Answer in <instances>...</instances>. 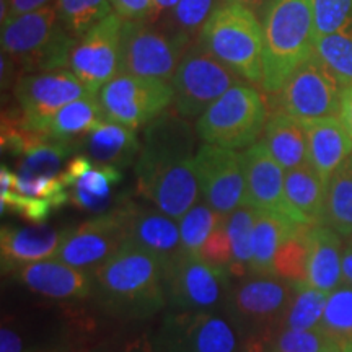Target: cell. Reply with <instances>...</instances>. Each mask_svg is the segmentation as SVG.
I'll return each instance as SVG.
<instances>
[{"label":"cell","mask_w":352,"mask_h":352,"mask_svg":"<svg viewBox=\"0 0 352 352\" xmlns=\"http://www.w3.org/2000/svg\"><path fill=\"white\" fill-rule=\"evenodd\" d=\"M0 352H21V340L13 329L3 327L0 331Z\"/></svg>","instance_id":"cell-46"},{"label":"cell","mask_w":352,"mask_h":352,"mask_svg":"<svg viewBox=\"0 0 352 352\" xmlns=\"http://www.w3.org/2000/svg\"><path fill=\"white\" fill-rule=\"evenodd\" d=\"M227 215L219 214L206 202H196L182 219L178 220L179 235H182V245L184 253L199 254V250L210 233L220 227Z\"/></svg>","instance_id":"cell-37"},{"label":"cell","mask_w":352,"mask_h":352,"mask_svg":"<svg viewBox=\"0 0 352 352\" xmlns=\"http://www.w3.org/2000/svg\"><path fill=\"white\" fill-rule=\"evenodd\" d=\"M329 294L318 290L307 283L292 284V297L280 320L283 329L305 331L320 327L327 308Z\"/></svg>","instance_id":"cell-32"},{"label":"cell","mask_w":352,"mask_h":352,"mask_svg":"<svg viewBox=\"0 0 352 352\" xmlns=\"http://www.w3.org/2000/svg\"><path fill=\"white\" fill-rule=\"evenodd\" d=\"M91 164L126 168L138 160L140 142L135 129L113 121L101 122L98 127L88 132L85 138L77 142Z\"/></svg>","instance_id":"cell-25"},{"label":"cell","mask_w":352,"mask_h":352,"mask_svg":"<svg viewBox=\"0 0 352 352\" xmlns=\"http://www.w3.org/2000/svg\"><path fill=\"white\" fill-rule=\"evenodd\" d=\"M76 43L60 21L56 3L2 23V52L25 74L65 69Z\"/></svg>","instance_id":"cell-4"},{"label":"cell","mask_w":352,"mask_h":352,"mask_svg":"<svg viewBox=\"0 0 352 352\" xmlns=\"http://www.w3.org/2000/svg\"><path fill=\"white\" fill-rule=\"evenodd\" d=\"M239 352H272L270 336H258L246 340L245 346Z\"/></svg>","instance_id":"cell-48"},{"label":"cell","mask_w":352,"mask_h":352,"mask_svg":"<svg viewBox=\"0 0 352 352\" xmlns=\"http://www.w3.org/2000/svg\"><path fill=\"white\" fill-rule=\"evenodd\" d=\"M111 6L114 13H118L122 20L155 23L153 0H111Z\"/></svg>","instance_id":"cell-43"},{"label":"cell","mask_w":352,"mask_h":352,"mask_svg":"<svg viewBox=\"0 0 352 352\" xmlns=\"http://www.w3.org/2000/svg\"><path fill=\"white\" fill-rule=\"evenodd\" d=\"M290 297L292 283L276 274H250L232 289L227 311L246 340L270 336V328L283 320Z\"/></svg>","instance_id":"cell-13"},{"label":"cell","mask_w":352,"mask_h":352,"mask_svg":"<svg viewBox=\"0 0 352 352\" xmlns=\"http://www.w3.org/2000/svg\"><path fill=\"white\" fill-rule=\"evenodd\" d=\"M347 245H351V246H352V235L349 236V239H347Z\"/></svg>","instance_id":"cell-54"},{"label":"cell","mask_w":352,"mask_h":352,"mask_svg":"<svg viewBox=\"0 0 352 352\" xmlns=\"http://www.w3.org/2000/svg\"><path fill=\"white\" fill-rule=\"evenodd\" d=\"M308 140L310 165L324 183L352 155V138L340 118L300 121Z\"/></svg>","instance_id":"cell-23"},{"label":"cell","mask_w":352,"mask_h":352,"mask_svg":"<svg viewBox=\"0 0 352 352\" xmlns=\"http://www.w3.org/2000/svg\"><path fill=\"white\" fill-rule=\"evenodd\" d=\"M245 342L227 310H173L157 334V352H239Z\"/></svg>","instance_id":"cell-8"},{"label":"cell","mask_w":352,"mask_h":352,"mask_svg":"<svg viewBox=\"0 0 352 352\" xmlns=\"http://www.w3.org/2000/svg\"><path fill=\"white\" fill-rule=\"evenodd\" d=\"M342 90L341 82L315 51L294 70L279 91V101L284 111L298 121L340 118Z\"/></svg>","instance_id":"cell-14"},{"label":"cell","mask_w":352,"mask_h":352,"mask_svg":"<svg viewBox=\"0 0 352 352\" xmlns=\"http://www.w3.org/2000/svg\"><path fill=\"white\" fill-rule=\"evenodd\" d=\"M67 230H59L46 223H34L32 227L3 226L0 232L3 274H13L26 264L57 258Z\"/></svg>","instance_id":"cell-21"},{"label":"cell","mask_w":352,"mask_h":352,"mask_svg":"<svg viewBox=\"0 0 352 352\" xmlns=\"http://www.w3.org/2000/svg\"><path fill=\"white\" fill-rule=\"evenodd\" d=\"M0 199H2V212L8 209L34 223H43L44 220L50 217L52 209L60 208L59 202L54 199L23 196L16 191L2 192Z\"/></svg>","instance_id":"cell-41"},{"label":"cell","mask_w":352,"mask_h":352,"mask_svg":"<svg viewBox=\"0 0 352 352\" xmlns=\"http://www.w3.org/2000/svg\"><path fill=\"white\" fill-rule=\"evenodd\" d=\"M333 346L320 327L305 331L280 329L271 341L272 352H327Z\"/></svg>","instance_id":"cell-40"},{"label":"cell","mask_w":352,"mask_h":352,"mask_svg":"<svg viewBox=\"0 0 352 352\" xmlns=\"http://www.w3.org/2000/svg\"><path fill=\"white\" fill-rule=\"evenodd\" d=\"M263 80L266 94H279L292 72L315 52L314 0H272L263 26Z\"/></svg>","instance_id":"cell-3"},{"label":"cell","mask_w":352,"mask_h":352,"mask_svg":"<svg viewBox=\"0 0 352 352\" xmlns=\"http://www.w3.org/2000/svg\"><path fill=\"white\" fill-rule=\"evenodd\" d=\"M199 256L206 263L212 264L215 267H220V270H226L227 272L230 270L233 263V252L223 223L210 233V236L206 240V243L199 250Z\"/></svg>","instance_id":"cell-42"},{"label":"cell","mask_w":352,"mask_h":352,"mask_svg":"<svg viewBox=\"0 0 352 352\" xmlns=\"http://www.w3.org/2000/svg\"><path fill=\"white\" fill-rule=\"evenodd\" d=\"M129 235V201L67 230L57 259L94 272L116 254Z\"/></svg>","instance_id":"cell-11"},{"label":"cell","mask_w":352,"mask_h":352,"mask_svg":"<svg viewBox=\"0 0 352 352\" xmlns=\"http://www.w3.org/2000/svg\"><path fill=\"white\" fill-rule=\"evenodd\" d=\"M243 82L197 38L186 47L171 80L173 104L179 116L197 121L226 91Z\"/></svg>","instance_id":"cell-7"},{"label":"cell","mask_w":352,"mask_h":352,"mask_svg":"<svg viewBox=\"0 0 352 352\" xmlns=\"http://www.w3.org/2000/svg\"><path fill=\"white\" fill-rule=\"evenodd\" d=\"M178 2L179 0H153V6H155V23H158L162 19H165L178 6Z\"/></svg>","instance_id":"cell-50"},{"label":"cell","mask_w":352,"mask_h":352,"mask_svg":"<svg viewBox=\"0 0 352 352\" xmlns=\"http://www.w3.org/2000/svg\"><path fill=\"white\" fill-rule=\"evenodd\" d=\"M60 182L69 189V201L76 208L104 214L114 206V189L121 184L122 173L120 168L95 165L85 155H77L65 165Z\"/></svg>","instance_id":"cell-19"},{"label":"cell","mask_w":352,"mask_h":352,"mask_svg":"<svg viewBox=\"0 0 352 352\" xmlns=\"http://www.w3.org/2000/svg\"><path fill=\"white\" fill-rule=\"evenodd\" d=\"M258 217V209L250 206H241L226 217V226L228 240H230L233 263L228 270V276H235L245 279L252 274L253 259V228Z\"/></svg>","instance_id":"cell-31"},{"label":"cell","mask_w":352,"mask_h":352,"mask_svg":"<svg viewBox=\"0 0 352 352\" xmlns=\"http://www.w3.org/2000/svg\"><path fill=\"white\" fill-rule=\"evenodd\" d=\"M127 241L152 254L164 271L184 253L179 226L162 210L140 208L129 201Z\"/></svg>","instance_id":"cell-22"},{"label":"cell","mask_w":352,"mask_h":352,"mask_svg":"<svg viewBox=\"0 0 352 352\" xmlns=\"http://www.w3.org/2000/svg\"><path fill=\"white\" fill-rule=\"evenodd\" d=\"M263 95L252 83L232 87L196 121L197 135L206 144L240 151L256 144L267 121Z\"/></svg>","instance_id":"cell-6"},{"label":"cell","mask_w":352,"mask_h":352,"mask_svg":"<svg viewBox=\"0 0 352 352\" xmlns=\"http://www.w3.org/2000/svg\"><path fill=\"white\" fill-rule=\"evenodd\" d=\"M285 197L303 226H324L327 183L311 165L285 171Z\"/></svg>","instance_id":"cell-27"},{"label":"cell","mask_w":352,"mask_h":352,"mask_svg":"<svg viewBox=\"0 0 352 352\" xmlns=\"http://www.w3.org/2000/svg\"><path fill=\"white\" fill-rule=\"evenodd\" d=\"M57 0H2V23L25 13L39 10L47 6H52Z\"/></svg>","instance_id":"cell-44"},{"label":"cell","mask_w":352,"mask_h":352,"mask_svg":"<svg viewBox=\"0 0 352 352\" xmlns=\"http://www.w3.org/2000/svg\"><path fill=\"white\" fill-rule=\"evenodd\" d=\"M308 228H303L302 232L290 236L284 245L280 246L272 264V274L279 276L280 279L287 283H307V232Z\"/></svg>","instance_id":"cell-38"},{"label":"cell","mask_w":352,"mask_h":352,"mask_svg":"<svg viewBox=\"0 0 352 352\" xmlns=\"http://www.w3.org/2000/svg\"><path fill=\"white\" fill-rule=\"evenodd\" d=\"M307 227L310 226H303L284 215L258 210L253 228L252 274H272L274 258L284 241Z\"/></svg>","instance_id":"cell-28"},{"label":"cell","mask_w":352,"mask_h":352,"mask_svg":"<svg viewBox=\"0 0 352 352\" xmlns=\"http://www.w3.org/2000/svg\"><path fill=\"white\" fill-rule=\"evenodd\" d=\"M316 39L346 32L352 25V0H314Z\"/></svg>","instance_id":"cell-39"},{"label":"cell","mask_w":352,"mask_h":352,"mask_svg":"<svg viewBox=\"0 0 352 352\" xmlns=\"http://www.w3.org/2000/svg\"><path fill=\"white\" fill-rule=\"evenodd\" d=\"M122 23L118 13H111L77 39L70 56V70L96 95L120 74Z\"/></svg>","instance_id":"cell-17"},{"label":"cell","mask_w":352,"mask_h":352,"mask_svg":"<svg viewBox=\"0 0 352 352\" xmlns=\"http://www.w3.org/2000/svg\"><path fill=\"white\" fill-rule=\"evenodd\" d=\"M107 121L98 96H88L65 104L54 114L46 129V135L60 140V142L74 144L85 138L88 132Z\"/></svg>","instance_id":"cell-29"},{"label":"cell","mask_w":352,"mask_h":352,"mask_svg":"<svg viewBox=\"0 0 352 352\" xmlns=\"http://www.w3.org/2000/svg\"><path fill=\"white\" fill-rule=\"evenodd\" d=\"M199 39L220 63L245 82L261 85L264 34L252 8L223 2L210 15Z\"/></svg>","instance_id":"cell-5"},{"label":"cell","mask_w":352,"mask_h":352,"mask_svg":"<svg viewBox=\"0 0 352 352\" xmlns=\"http://www.w3.org/2000/svg\"><path fill=\"white\" fill-rule=\"evenodd\" d=\"M222 3L223 0H179L178 6L157 25L178 38L179 41L191 44L199 38L210 15Z\"/></svg>","instance_id":"cell-33"},{"label":"cell","mask_w":352,"mask_h":352,"mask_svg":"<svg viewBox=\"0 0 352 352\" xmlns=\"http://www.w3.org/2000/svg\"><path fill=\"white\" fill-rule=\"evenodd\" d=\"M261 144L285 171L310 165L305 129L297 118L284 109H276L267 116Z\"/></svg>","instance_id":"cell-26"},{"label":"cell","mask_w":352,"mask_h":352,"mask_svg":"<svg viewBox=\"0 0 352 352\" xmlns=\"http://www.w3.org/2000/svg\"><path fill=\"white\" fill-rule=\"evenodd\" d=\"M91 276L96 302L118 320L151 318L166 303L164 267L131 241Z\"/></svg>","instance_id":"cell-2"},{"label":"cell","mask_w":352,"mask_h":352,"mask_svg":"<svg viewBox=\"0 0 352 352\" xmlns=\"http://www.w3.org/2000/svg\"><path fill=\"white\" fill-rule=\"evenodd\" d=\"M241 155L246 178L245 206L298 222L285 197V170L277 164L270 151L261 142H256Z\"/></svg>","instance_id":"cell-18"},{"label":"cell","mask_w":352,"mask_h":352,"mask_svg":"<svg viewBox=\"0 0 352 352\" xmlns=\"http://www.w3.org/2000/svg\"><path fill=\"white\" fill-rule=\"evenodd\" d=\"M324 226L346 239L352 235V155L342 162L327 183Z\"/></svg>","instance_id":"cell-30"},{"label":"cell","mask_w":352,"mask_h":352,"mask_svg":"<svg viewBox=\"0 0 352 352\" xmlns=\"http://www.w3.org/2000/svg\"><path fill=\"white\" fill-rule=\"evenodd\" d=\"M199 192L206 204L228 215L246 204L243 155L230 148L204 144L195 157Z\"/></svg>","instance_id":"cell-16"},{"label":"cell","mask_w":352,"mask_h":352,"mask_svg":"<svg viewBox=\"0 0 352 352\" xmlns=\"http://www.w3.org/2000/svg\"><path fill=\"white\" fill-rule=\"evenodd\" d=\"M19 67L16 65L15 60L12 59L10 56H7L6 52H2V88L6 90V88L12 87L13 80H19V77H15V69ZM15 85V83H13Z\"/></svg>","instance_id":"cell-47"},{"label":"cell","mask_w":352,"mask_h":352,"mask_svg":"<svg viewBox=\"0 0 352 352\" xmlns=\"http://www.w3.org/2000/svg\"><path fill=\"white\" fill-rule=\"evenodd\" d=\"M327 352H341V351H340V349H338V347H336V346H333V347H331V349H328Z\"/></svg>","instance_id":"cell-53"},{"label":"cell","mask_w":352,"mask_h":352,"mask_svg":"<svg viewBox=\"0 0 352 352\" xmlns=\"http://www.w3.org/2000/svg\"><path fill=\"white\" fill-rule=\"evenodd\" d=\"M166 302L173 310H227L228 272L206 263L199 254L183 253L164 271Z\"/></svg>","instance_id":"cell-10"},{"label":"cell","mask_w":352,"mask_h":352,"mask_svg":"<svg viewBox=\"0 0 352 352\" xmlns=\"http://www.w3.org/2000/svg\"><path fill=\"white\" fill-rule=\"evenodd\" d=\"M98 100L107 121L138 129L168 109L175 91L170 82L121 72L101 88Z\"/></svg>","instance_id":"cell-12"},{"label":"cell","mask_w":352,"mask_h":352,"mask_svg":"<svg viewBox=\"0 0 352 352\" xmlns=\"http://www.w3.org/2000/svg\"><path fill=\"white\" fill-rule=\"evenodd\" d=\"M188 46L157 23L124 20L121 30L120 74L171 83Z\"/></svg>","instance_id":"cell-9"},{"label":"cell","mask_w":352,"mask_h":352,"mask_svg":"<svg viewBox=\"0 0 352 352\" xmlns=\"http://www.w3.org/2000/svg\"><path fill=\"white\" fill-rule=\"evenodd\" d=\"M15 179L16 175L3 165L2 170H0V189H2V192L13 191L15 189Z\"/></svg>","instance_id":"cell-51"},{"label":"cell","mask_w":352,"mask_h":352,"mask_svg":"<svg viewBox=\"0 0 352 352\" xmlns=\"http://www.w3.org/2000/svg\"><path fill=\"white\" fill-rule=\"evenodd\" d=\"M320 328L341 352H352V287L341 284L329 294Z\"/></svg>","instance_id":"cell-35"},{"label":"cell","mask_w":352,"mask_h":352,"mask_svg":"<svg viewBox=\"0 0 352 352\" xmlns=\"http://www.w3.org/2000/svg\"><path fill=\"white\" fill-rule=\"evenodd\" d=\"M56 7L65 30L76 39L114 12L111 0H57Z\"/></svg>","instance_id":"cell-36"},{"label":"cell","mask_w":352,"mask_h":352,"mask_svg":"<svg viewBox=\"0 0 352 352\" xmlns=\"http://www.w3.org/2000/svg\"><path fill=\"white\" fill-rule=\"evenodd\" d=\"M340 120L342 121V124H344L347 132H349L352 138V85L346 87L344 90H342Z\"/></svg>","instance_id":"cell-45"},{"label":"cell","mask_w":352,"mask_h":352,"mask_svg":"<svg viewBox=\"0 0 352 352\" xmlns=\"http://www.w3.org/2000/svg\"><path fill=\"white\" fill-rule=\"evenodd\" d=\"M13 95L26 124L43 134H46L47 124L54 114L65 104L88 96H98L88 90L70 69L19 76L13 85Z\"/></svg>","instance_id":"cell-15"},{"label":"cell","mask_w":352,"mask_h":352,"mask_svg":"<svg viewBox=\"0 0 352 352\" xmlns=\"http://www.w3.org/2000/svg\"><path fill=\"white\" fill-rule=\"evenodd\" d=\"M307 284L331 294L342 284V250L340 233L328 226L307 232Z\"/></svg>","instance_id":"cell-24"},{"label":"cell","mask_w":352,"mask_h":352,"mask_svg":"<svg viewBox=\"0 0 352 352\" xmlns=\"http://www.w3.org/2000/svg\"><path fill=\"white\" fill-rule=\"evenodd\" d=\"M76 145L69 142H60L43 135L32 147L20 157L16 175L21 176H60L64 171V164L72 155Z\"/></svg>","instance_id":"cell-34"},{"label":"cell","mask_w":352,"mask_h":352,"mask_svg":"<svg viewBox=\"0 0 352 352\" xmlns=\"http://www.w3.org/2000/svg\"><path fill=\"white\" fill-rule=\"evenodd\" d=\"M223 2H233V3H241V6L252 8V10L256 13L261 10V7L264 6L266 0H223Z\"/></svg>","instance_id":"cell-52"},{"label":"cell","mask_w":352,"mask_h":352,"mask_svg":"<svg viewBox=\"0 0 352 352\" xmlns=\"http://www.w3.org/2000/svg\"><path fill=\"white\" fill-rule=\"evenodd\" d=\"M13 276L32 292L52 300H82L94 296L91 272L69 266L57 258L26 264Z\"/></svg>","instance_id":"cell-20"},{"label":"cell","mask_w":352,"mask_h":352,"mask_svg":"<svg viewBox=\"0 0 352 352\" xmlns=\"http://www.w3.org/2000/svg\"><path fill=\"white\" fill-rule=\"evenodd\" d=\"M195 145L191 122L168 109L145 124L135 160L138 191L175 220L182 219L201 195Z\"/></svg>","instance_id":"cell-1"},{"label":"cell","mask_w":352,"mask_h":352,"mask_svg":"<svg viewBox=\"0 0 352 352\" xmlns=\"http://www.w3.org/2000/svg\"><path fill=\"white\" fill-rule=\"evenodd\" d=\"M342 284L352 287V246L347 243L342 250Z\"/></svg>","instance_id":"cell-49"}]
</instances>
